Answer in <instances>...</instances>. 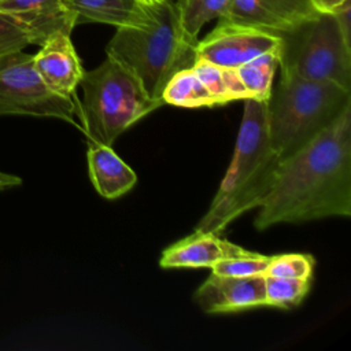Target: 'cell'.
<instances>
[{"mask_svg": "<svg viewBox=\"0 0 351 351\" xmlns=\"http://www.w3.org/2000/svg\"><path fill=\"white\" fill-rule=\"evenodd\" d=\"M278 36L281 75L332 81L351 90V43L333 14L317 12Z\"/></svg>", "mask_w": 351, "mask_h": 351, "instance_id": "cell-6", "label": "cell"}, {"mask_svg": "<svg viewBox=\"0 0 351 351\" xmlns=\"http://www.w3.org/2000/svg\"><path fill=\"white\" fill-rule=\"evenodd\" d=\"M314 267H315V259L308 254L271 255V259L265 276L311 280Z\"/></svg>", "mask_w": 351, "mask_h": 351, "instance_id": "cell-21", "label": "cell"}, {"mask_svg": "<svg viewBox=\"0 0 351 351\" xmlns=\"http://www.w3.org/2000/svg\"><path fill=\"white\" fill-rule=\"evenodd\" d=\"M74 14L75 25L106 23L115 27L141 25L148 19L143 0H63Z\"/></svg>", "mask_w": 351, "mask_h": 351, "instance_id": "cell-15", "label": "cell"}, {"mask_svg": "<svg viewBox=\"0 0 351 351\" xmlns=\"http://www.w3.org/2000/svg\"><path fill=\"white\" fill-rule=\"evenodd\" d=\"M256 208L254 225L258 230L282 222L351 215V106L280 162Z\"/></svg>", "mask_w": 351, "mask_h": 351, "instance_id": "cell-1", "label": "cell"}, {"mask_svg": "<svg viewBox=\"0 0 351 351\" xmlns=\"http://www.w3.org/2000/svg\"><path fill=\"white\" fill-rule=\"evenodd\" d=\"M21 184H22L21 177H18L15 174L0 171V191L7 189V188H12V186H18Z\"/></svg>", "mask_w": 351, "mask_h": 351, "instance_id": "cell-25", "label": "cell"}, {"mask_svg": "<svg viewBox=\"0 0 351 351\" xmlns=\"http://www.w3.org/2000/svg\"><path fill=\"white\" fill-rule=\"evenodd\" d=\"M351 106V90L332 81L281 75L267 99L271 145L282 159L328 128Z\"/></svg>", "mask_w": 351, "mask_h": 351, "instance_id": "cell-4", "label": "cell"}, {"mask_svg": "<svg viewBox=\"0 0 351 351\" xmlns=\"http://www.w3.org/2000/svg\"><path fill=\"white\" fill-rule=\"evenodd\" d=\"M181 27L191 40H197L200 29L210 21L226 19L232 0H177Z\"/></svg>", "mask_w": 351, "mask_h": 351, "instance_id": "cell-19", "label": "cell"}, {"mask_svg": "<svg viewBox=\"0 0 351 351\" xmlns=\"http://www.w3.org/2000/svg\"><path fill=\"white\" fill-rule=\"evenodd\" d=\"M33 64L47 86L58 95L73 97L84 75V69L70 34L49 37L33 55Z\"/></svg>", "mask_w": 351, "mask_h": 351, "instance_id": "cell-12", "label": "cell"}, {"mask_svg": "<svg viewBox=\"0 0 351 351\" xmlns=\"http://www.w3.org/2000/svg\"><path fill=\"white\" fill-rule=\"evenodd\" d=\"M86 160L89 178L96 192L106 199L121 197L137 182L134 170L115 154L111 145L88 143Z\"/></svg>", "mask_w": 351, "mask_h": 351, "instance_id": "cell-14", "label": "cell"}, {"mask_svg": "<svg viewBox=\"0 0 351 351\" xmlns=\"http://www.w3.org/2000/svg\"><path fill=\"white\" fill-rule=\"evenodd\" d=\"M162 100L166 104L185 108L218 106L214 96L202 84L192 67L180 70L167 81Z\"/></svg>", "mask_w": 351, "mask_h": 351, "instance_id": "cell-17", "label": "cell"}, {"mask_svg": "<svg viewBox=\"0 0 351 351\" xmlns=\"http://www.w3.org/2000/svg\"><path fill=\"white\" fill-rule=\"evenodd\" d=\"M195 302L210 314L265 307V276H223L213 273L196 291Z\"/></svg>", "mask_w": 351, "mask_h": 351, "instance_id": "cell-9", "label": "cell"}, {"mask_svg": "<svg viewBox=\"0 0 351 351\" xmlns=\"http://www.w3.org/2000/svg\"><path fill=\"white\" fill-rule=\"evenodd\" d=\"M228 171L195 230L221 234L244 213L256 208L270 189L281 158L267 126V100L247 99Z\"/></svg>", "mask_w": 351, "mask_h": 351, "instance_id": "cell-2", "label": "cell"}, {"mask_svg": "<svg viewBox=\"0 0 351 351\" xmlns=\"http://www.w3.org/2000/svg\"><path fill=\"white\" fill-rule=\"evenodd\" d=\"M315 14L310 0H232L222 21L280 34Z\"/></svg>", "mask_w": 351, "mask_h": 351, "instance_id": "cell-11", "label": "cell"}, {"mask_svg": "<svg viewBox=\"0 0 351 351\" xmlns=\"http://www.w3.org/2000/svg\"><path fill=\"white\" fill-rule=\"evenodd\" d=\"M145 4H152V3H155V1H160V0H143Z\"/></svg>", "mask_w": 351, "mask_h": 351, "instance_id": "cell-26", "label": "cell"}, {"mask_svg": "<svg viewBox=\"0 0 351 351\" xmlns=\"http://www.w3.org/2000/svg\"><path fill=\"white\" fill-rule=\"evenodd\" d=\"M80 85L82 99L77 114L88 143L112 147L125 130L159 108L138 80L110 56L93 70L84 71Z\"/></svg>", "mask_w": 351, "mask_h": 351, "instance_id": "cell-5", "label": "cell"}, {"mask_svg": "<svg viewBox=\"0 0 351 351\" xmlns=\"http://www.w3.org/2000/svg\"><path fill=\"white\" fill-rule=\"evenodd\" d=\"M278 69V49L265 52L236 67V73L247 89L250 99L267 100L276 70Z\"/></svg>", "mask_w": 351, "mask_h": 351, "instance_id": "cell-18", "label": "cell"}, {"mask_svg": "<svg viewBox=\"0 0 351 351\" xmlns=\"http://www.w3.org/2000/svg\"><path fill=\"white\" fill-rule=\"evenodd\" d=\"M280 47V36L251 26L219 21L203 40L196 44L197 59L219 67L236 69L245 62Z\"/></svg>", "mask_w": 351, "mask_h": 351, "instance_id": "cell-8", "label": "cell"}, {"mask_svg": "<svg viewBox=\"0 0 351 351\" xmlns=\"http://www.w3.org/2000/svg\"><path fill=\"white\" fill-rule=\"evenodd\" d=\"M346 0H310L317 12H335Z\"/></svg>", "mask_w": 351, "mask_h": 351, "instance_id": "cell-24", "label": "cell"}, {"mask_svg": "<svg viewBox=\"0 0 351 351\" xmlns=\"http://www.w3.org/2000/svg\"><path fill=\"white\" fill-rule=\"evenodd\" d=\"M0 12L14 19L34 45L44 44L58 33L71 34L77 26L74 14L63 0H0Z\"/></svg>", "mask_w": 351, "mask_h": 351, "instance_id": "cell-10", "label": "cell"}, {"mask_svg": "<svg viewBox=\"0 0 351 351\" xmlns=\"http://www.w3.org/2000/svg\"><path fill=\"white\" fill-rule=\"evenodd\" d=\"M192 69L202 84L214 96L218 106L234 100L250 99V95L239 78L236 69L219 67L203 59H196Z\"/></svg>", "mask_w": 351, "mask_h": 351, "instance_id": "cell-16", "label": "cell"}, {"mask_svg": "<svg viewBox=\"0 0 351 351\" xmlns=\"http://www.w3.org/2000/svg\"><path fill=\"white\" fill-rule=\"evenodd\" d=\"M73 97L51 90L33 64V55L15 51L0 56V115L52 117L77 125Z\"/></svg>", "mask_w": 351, "mask_h": 351, "instance_id": "cell-7", "label": "cell"}, {"mask_svg": "<svg viewBox=\"0 0 351 351\" xmlns=\"http://www.w3.org/2000/svg\"><path fill=\"white\" fill-rule=\"evenodd\" d=\"M270 259L271 256L269 255H262L259 252L248 251L244 255L219 261L210 269L213 273L223 274V276H237V277L265 276L267 266L270 263Z\"/></svg>", "mask_w": 351, "mask_h": 351, "instance_id": "cell-22", "label": "cell"}, {"mask_svg": "<svg viewBox=\"0 0 351 351\" xmlns=\"http://www.w3.org/2000/svg\"><path fill=\"white\" fill-rule=\"evenodd\" d=\"M245 250L213 232L195 230L170 247L160 256L159 265L163 269L174 267H211L217 262L247 254Z\"/></svg>", "mask_w": 351, "mask_h": 351, "instance_id": "cell-13", "label": "cell"}, {"mask_svg": "<svg viewBox=\"0 0 351 351\" xmlns=\"http://www.w3.org/2000/svg\"><path fill=\"white\" fill-rule=\"evenodd\" d=\"M147 11L144 23L117 27L106 51L138 80L148 97L160 107L167 81L195 64L197 40L185 36L173 0L147 4Z\"/></svg>", "mask_w": 351, "mask_h": 351, "instance_id": "cell-3", "label": "cell"}, {"mask_svg": "<svg viewBox=\"0 0 351 351\" xmlns=\"http://www.w3.org/2000/svg\"><path fill=\"white\" fill-rule=\"evenodd\" d=\"M30 44L26 32L10 16L0 12V56L22 51Z\"/></svg>", "mask_w": 351, "mask_h": 351, "instance_id": "cell-23", "label": "cell"}, {"mask_svg": "<svg viewBox=\"0 0 351 351\" xmlns=\"http://www.w3.org/2000/svg\"><path fill=\"white\" fill-rule=\"evenodd\" d=\"M310 287L311 280L265 276V307H296L306 298Z\"/></svg>", "mask_w": 351, "mask_h": 351, "instance_id": "cell-20", "label": "cell"}]
</instances>
